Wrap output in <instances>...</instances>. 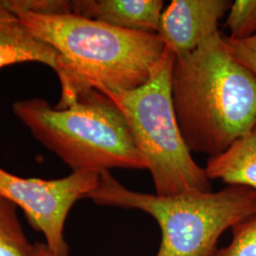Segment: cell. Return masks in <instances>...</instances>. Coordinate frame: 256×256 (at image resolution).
<instances>
[{
	"label": "cell",
	"instance_id": "obj_15",
	"mask_svg": "<svg viewBox=\"0 0 256 256\" xmlns=\"http://www.w3.org/2000/svg\"><path fill=\"white\" fill-rule=\"evenodd\" d=\"M230 54L256 75V34L246 40L234 41L224 36Z\"/></svg>",
	"mask_w": 256,
	"mask_h": 256
},
{
	"label": "cell",
	"instance_id": "obj_6",
	"mask_svg": "<svg viewBox=\"0 0 256 256\" xmlns=\"http://www.w3.org/2000/svg\"><path fill=\"white\" fill-rule=\"evenodd\" d=\"M100 174L72 172L57 180L25 178L0 168V196L22 209L28 223L41 232L58 256H68L66 220L72 206L94 190Z\"/></svg>",
	"mask_w": 256,
	"mask_h": 256
},
{
	"label": "cell",
	"instance_id": "obj_8",
	"mask_svg": "<svg viewBox=\"0 0 256 256\" xmlns=\"http://www.w3.org/2000/svg\"><path fill=\"white\" fill-rule=\"evenodd\" d=\"M162 0L72 1V14L113 27L156 34L164 12Z\"/></svg>",
	"mask_w": 256,
	"mask_h": 256
},
{
	"label": "cell",
	"instance_id": "obj_9",
	"mask_svg": "<svg viewBox=\"0 0 256 256\" xmlns=\"http://www.w3.org/2000/svg\"><path fill=\"white\" fill-rule=\"evenodd\" d=\"M58 54L34 36L18 16L0 0V68L10 64L36 62L58 70Z\"/></svg>",
	"mask_w": 256,
	"mask_h": 256
},
{
	"label": "cell",
	"instance_id": "obj_12",
	"mask_svg": "<svg viewBox=\"0 0 256 256\" xmlns=\"http://www.w3.org/2000/svg\"><path fill=\"white\" fill-rule=\"evenodd\" d=\"M230 40H246L256 34V0H236L225 23Z\"/></svg>",
	"mask_w": 256,
	"mask_h": 256
},
{
	"label": "cell",
	"instance_id": "obj_13",
	"mask_svg": "<svg viewBox=\"0 0 256 256\" xmlns=\"http://www.w3.org/2000/svg\"><path fill=\"white\" fill-rule=\"evenodd\" d=\"M232 229L230 244L212 256H256V212Z\"/></svg>",
	"mask_w": 256,
	"mask_h": 256
},
{
	"label": "cell",
	"instance_id": "obj_4",
	"mask_svg": "<svg viewBox=\"0 0 256 256\" xmlns=\"http://www.w3.org/2000/svg\"><path fill=\"white\" fill-rule=\"evenodd\" d=\"M86 198L99 205L150 214L162 232L156 256H212L220 236L256 212V191L245 186L158 196L129 190L110 171L100 174Z\"/></svg>",
	"mask_w": 256,
	"mask_h": 256
},
{
	"label": "cell",
	"instance_id": "obj_7",
	"mask_svg": "<svg viewBox=\"0 0 256 256\" xmlns=\"http://www.w3.org/2000/svg\"><path fill=\"white\" fill-rule=\"evenodd\" d=\"M230 5L228 0H173L162 12L156 34L176 56L189 54L218 32Z\"/></svg>",
	"mask_w": 256,
	"mask_h": 256
},
{
	"label": "cell",
	"instance_id": "obj_2",
	"mask_svg": "<svg viewBox=\"0 0 256 256\" xmlns=\"http://www.w3.org/2000/svg\"><path fill=\"white\" fill-rule=\"evenodd\" d=\"M172 99L187 146L209 158L256 124V75L232 56L220 32L174 57Z\"/></svg>",
	"mask_w": 256,
	"mask_h": 256
},
{
	"label": "cell",
	"instance_id": "obj_5",
	"mask_svg": "<svg viewBox=\"0 0 256 256\" xmlns=\"http://www.w3.org/2000/svg\"><path fill=\"white\" fill-rule=\"evenodd\" d=\"M174 57L165 46L162 60L146 84L132 90L104 94L122 113L132 140L146 162L156 194L210 192V178L192 158L174 113Z\"/></svg>",
	"mask_w": 256,
	"mask_h": 256
},
{
	"label": "cell",
	"instance_id": "obj_3",
	"mask_svg": "<svg viewBox=\"0 0 256 256\" xmlns=\"http://www.w3.org/2000/svg\"><path fill=\"white\" fill-rule=\"evenodd\" d=\"M12 110L37 140L72 172L147 169L122 113L102 92H84L64 108L36 98L14 102Z\"/></svg>",
	"mask_w": 256,
	"mask_h": 256
},
{
	"label": "cell",
	"instance_id": "obj_14",
	"mask_svg": "<svg viewBox=\"0 0 256 256\" xmlns=\"http://www.w3.org/2000/svg\"><path fill=\"white\" fill-rule=\"evenodd\" d=\"M6 5L14 12H25L38 14H72V1L62 0H5Z\"/></svg>",
	"mask_w": 256,
	"mask_h": 256
},
{
	"label": "cell",
	"instance_id": "obj_10",
	"mask_svg": "<svg viewBox=\"0 0 256 256\" xmlns=\"http://www.w3.org/2000/svg\"><path fill=\"white\" fill-rule=\"evenodd\" d=\"M205 170L210 180H218L256 191V124L224 153L209 158Z\"/></svg>",
	"mask_w": 256,
	"mask_h": 256
},
{
	"label": "cell",
	"instance_id": "obj_11",
	"mask_svg": "<svg viewBox=\"0 0 256 256\" xmlns=\"http://www.w3.org/2000/svg\"><path fill=\"white\" fill-rule=\"evenodd\" d=\"M28 241L18 214V206L0 196V256H28Z\"/></svg>",
	"mask_w": 256,
	"mask_h": 256
},
{
	"label": "cell",
	"instance_id": "obj_16",
	"mask_svg": "<svg viewBox=\"0 0 256 256\" xmlns=\"http://www.w3.org/2000/svg\"><path fill=\"white\" fill-rule=\"evenodd\" d=\"M28 256H58L45 242H34L30 248Z\"/></svg>",
	"mask_w": 256,
	"mask_h": 256
},
{
	"label": "cell",
	"instance_id": "obj_1",
	"mask_svg": "<svg viewBox=\"0 0 256 256\" xmlns=\"http://www.w3.org/2000/svg\"><path fill=\"white\" fill-rule=\"evenodd\" d=\"M28 30L58 54L64 108L79 95L135 90L150 79L164 54L156 34L113 27L75 14L14 12Z\"/></svg>",
	"mask_w": 256,
	"mask_h": 256
}]
</instances>
